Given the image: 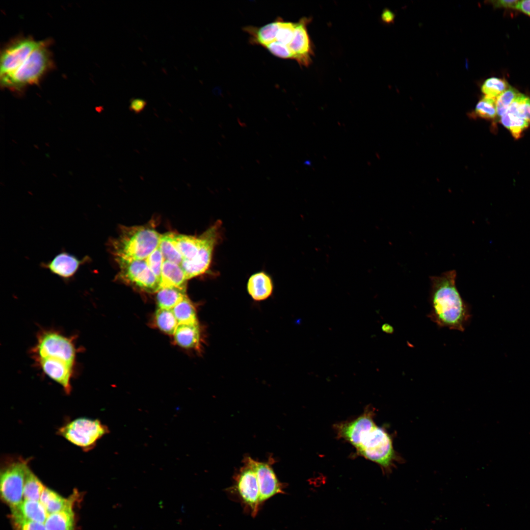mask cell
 Returning a JSON list of instances; mask_svg holds the SVG:
<instances>
[{
	"label": "cell",
	"mask_w": 530,
	"mask_h": 530,
	"mask_svg": "<svg viewBox=\"0 0 530 530\" xmlns=\"http://www.w3.org/2000/svg\"><path fill=\"white\" fill-rule=\"evenodd\" d=\"M373 413L367 408L356 419L339 424L335 428L338 436L351 444L359 454L389 473L401 458L394 449L392 436L375 423Z\"/></svg>",
	"instance_id": "obj_1"
},
{
	"label": "cell",
	"mask_w": 530,
	"mask_h": 530,
	"mask_svg": "<svg viewBox=\"0 0 530 530\" xmlns=\"http://www.w3.org/2000/svg\"><path fill=\"white\" fill-rule=\"evenodd\" d=\"M456 277L455 270L430 277L428 317L440 327L463 332L471 320V310L457 288Z\"/></svg>",
	"instance_id": "obj_2"
},
{
	"label": "cell",
	"mask_w": 530,
	"mask_h": 530,
	"mask_svg": "<svg viewBox=\"0 0 530 530\" xmlns=\"http://www.w3.org/2000/svg\"><path fill=\"white\" fill-rule=\"evenodd\" d=\"M75 339V336H67L56 330L40 331L35 344L30 350L35 365L48 374L75 371L79 352Z\"/></svg>",
	"instance_id": "obj_3"
},
{
	"label": "cell",
	"mask_w": 530,
	"mask_h": 530,
	"mask_svg": "<svg viewBox=\"0 0 530 530\" xmlns=\"http://www.w3.org/2000/svg\"><path fill=\"white\" fill-rule=\"evenodd\" d=\"M221 221L217 220L198 237L172 232L173 241L183 259L181 266L187 280L209 269L214 248L221 238Z\"/></svg>",
	"instance_id": "obj_4"
},
{
	"label": "cell",
	"mask_w": 530,
	"mask_h": 530,
	"mask_svg": "<svg viewBox=\"0 0 530 530\" xmlns=\"http://www.w3.org/2000/svg\"><path fill=\"white\" fill-rule=\"evenodd\" d=\"M161 235L148 225L124 226L110 242V251L115 258L146 260L157 249Z\"/></svg>",
	"instance_id": "obj_5"
},
{
	"label": "cell",
	"mask_w": 530,
	"mask_h": 530,
	"mask_svg": "<svg viewBox=\"0 0 530 530\" xmlns=\"http://www.w3.org/2000/svg\"><path fill=\"white\" fill-rule=\"evenodd\" d=\"M51 56L44 41L15 71L0 77L2 86L20 91L38 82L51 66Z\"/></svg>",
	"instance_id": "obj_6"
},
{
	"label": "cell",
	"mask_w": 530,
	"mask_h": 530,
	"mask_svg": "<svg viewBox=\"0 0 530 530\" xmlns=\"http://www.w3.org/2000/svg\"><path fill=\"white\" fill-rule=\"evenodd\" d=\"M108 432L106 425L98 420L80 418L74 420L59 428V435L71 443L88 450L97 441Z\"/></svg>",
	"instance_id": "obj_7"
},
{
	"label": "cell",
	"mask_w": 530,
	"mask_h": 530,
	"mask_svg": "<svg viewBox=\"0 0 530 530\" xmlns=\"http://www.w3.org/2000/svg\"><path fill=\"white\" fill-rule=\"evenodd\" d=\"M28 460L18 459L6 463L0 472L1 498L11 508L23 501L25 476L29 468Z\"/></svg>",
	"instance_id": "obj_8"
},
{
	"label": "cell",
	"mask_w": 530,
	"mask_h": 530,
	"mask_svg": "<svg viewBox=\"0 0 530 530\" xmlns=\"http://www.w3.org/2000/svg\"><path fill=\"white\" fill-rule=\"evenodd\" d=\"M119 271L118 278L148 292H157L160 282L149 267L146 260L115 258Z\"/></svg>",
	"instance_id": "obj_9"
},
{
	"label": "cell",
	"mask_w": 530,
	"mask_h": 530,
	"mask_svg": "<svg viewBox=\"0 0 530 530\" xmlns=\"http://www.w3.org/2000/svg\"><path fill=\"white\" fill-rule=\"evenodd\" d=\"M235 480L241 500L250 509L251 515L256 516L261 504L259 487L256 472L247 458Z\"/></svg>",
	"instance_id": "obj_10"
},
{
	"label": "cell",
	"mask_w": 530,
	"mask_h": 530,
	"mask_svg": "<svg viewBox=\"0 0 530 530\" xmlns=\"http://www.w3.org/2000/svg\"><path fill=\"white\" fill-rule=\"evenodd\" d=\"M42 42L31 38H24L8 45L1 53L0 77L17 69Z\"/></svg>",
	"instance_id": "obj_11"
},
{
	"label": "cell",
	"mask_w": 530,
	"mask_h": 530,
	"mask_svg": "<svg viewBox=\"0 0 530 530\" xmlns=\"http://www.w3.org/2000/svg\"><path fill=\"white\" fill-rule=\"evenodd\" d=\"M253 467L258 482L261 504L273 496L283 493V485L278 480L270 464L246 457Z\"/></svg>",
	"instance_id": "obj_12"
},
{
	"label": "cell",
	"mask_w": 530,
	"mask_h": 530,
	"mask_svg": "<svg viewBox=\"0 0 530 530\" xmlns=\"http://www.w3.org/2000/svg\"><path fill=\"white\" fill-rule=\"evenodd\" d=\"M89 260L88 256L80 259L74 255L63 251L49 262L42 264V266L67 281L73 278L80 266Z\"/></svg>",
	"instance_id": "obj_13"
},
{
	"label": "cell",
	"mask_w": 530,
	"mask_h": 530,
	"mask_svg": "<svg viewBox=\"0 0 530 530\" xmlns=\"http://www.w3.org/2000/svg\"><path fill=\"white\" fill-rule=\"evenodd\" d=\"M310 19L303 18L296 23L294 36L289 46L293 55V59L304 66L310 64L312 54L310 39L307 30V25Z\"/></svg>",
	"instance_id": "obj_14"
},
{
	"label": "cell",
	"mask_w": 530,
	"mask_h": 530,
	"mask_svg": "<svg viewBox=\"0 0 530 530\" xmlns=\"http://www.w3.org/2000/svg\"><path fill=\"white\" fill-rule=\"evenodd\" d=\"M14 520H25L44 524L49 513L40 501L25 499L12 508Z\"/></svg>",
	"instance_id": "obj_15"
},
{
	"label": "cell",
	"mask_w": 530,
	"mask_h": 530,
	"mask_svg": "<svg viewBox=\"0 0 530 530\" xmlns=\"http://www.w3.org/2000/svg\"><path fill=\"white\" fill-rule=\"evenodd\" d=\"M247 291L256 301H262L269 297L273 291V283L270 276L261 271L252 275L247 282Z\"/></svg>",
	"instance_id": "obj_16"
},
{
	"label": "cell",
	"mask_w": 530,
	"mask_h": 530,
	"mask_svg": "<svg viewBox=\"0 0 530 530\" xmlns=\"http://www.w3.org/2000/svg\"><path fill=\"white\" fill-rule=\"evenodd\" d=\"M187 279L181 266L164 260L161 270L160 288L175 287L186 288Z\"/></svg>",
	"instance_id": "obj_17"
},
{
	"label": "cell",
	"mask_w": 530,
	"mask_h": 530,
	"mask_svg": "<svg viewBox=\"0 0 530 530\" xmlns=\"http://www.w3.org/2000/svg\"><path fill=\"white\" fill-rule=\"evenodd\" d=\"M174 336L176 343L183 347L195 348L199 345L200 336L198 324H179Z\"/></svg>",
	"instance_id": "obj_18"
},
{
	"label": "cell",
	"mask_w": 530,
	"mask_h": 530,
	"mask_svg": "<svg viewBox=\"0 0 530 530\" xmlns=\"http://www.w3.org/2000/svg\"><path fill=\"white\" fill-rule=\"evenodd\" d=\"M280 18L259 28L253 26L245 28L251 36L253 42L265 47L274 41L280 25Z\"/></svg>",
	"instance_id": "obj_19"
},
{
	"label": "cell",
	"mask_w": 530,
	"mask_h": 530,
	"mask_svg": "<svg viewBox=\"0 0 530 530\" xmlns=\"http://www.w3.org/2000/svg\"><path fill=\"white\" fill-rule=\"evenodd\" d=\"M44 525L47 530H75L72 507L49 514Z\"/></svg>",
	"instance_id": "obj_20"
},
{
	"label": "cell",
	"mask_w": 530,
	"mask_h": 530,
	"mask_svg": "<svg viewBox=\"0 0 530 530\" xmlns=\"http://www.w3.org/2000/svg\"><path fill=\"white\" fill-rule=\"evenodd\" d=\"M74 498L66 499L55 491L45 487L39 501L49 514L72 507Z\"/></svg>",
	"instance_id": "obj_21"
},
{
	"label": "cell",
	"mask_w": 530,
	"mask_h": 530,
	"mask_svg": "<svg viewBox=\"0 0 530 530\" xmlns=\"http://www.w3.org/2000/svg\"><path fill=\"white\" fill-rule=\"evenodd\" d=\"M186 288L175 287H162L157 292L159 308L172 309L186 296Z\"/></svg>",
	"instance_id": "obj_22"
},
{
	"label": "cell",
	"mask_w": 530,
	"mask_h": 530,
	"mask_svg": "<svg viewBox=\"0 0 530 530\" xmlns=\"http://www.w3.org/2000/svg\"><path fill=\"white\" fill-rule=\"evenodd\" d=\"M172 310L179 324H198L195 309L186 295Z\"/></svg>",
	"instance_id": "obj_23"
},
{
	"label": "cell",
	"mask_w": 530,
	"mask_h": 530,
	"mask_svg": "<svg viewBox=\"0 0 530 530\" xmlns=\"http://www.w3.org/2000/svg\"><path fill=\"white\" fill-rule=\"evenodd\" d=\"M46 487L28 468L26 471L24 486L23 496L26 500L39 501Z\"/></svg>",
	"instance_id": "obj_24"
},
{
	"label": "cell",
	"mask_w": 530,
	"mask_h": 530,
	"mask_svg": "<svg viewBox=\"0 0 530 530\" xmlns=\"http://www.w3.org/2000/svg\"><path fill=\"white\" fill-rule=\"evenodd\" d=\"M159 247L164 260L181 265L183 259L173 241L172 232L161 235Z\"/></svg>",
	"instance_id": "obj_25"
},
{
	"label": "cell",
	"mask_w": 530,
	"mask_h": 530,
	"mask_svg": "<svg viewBox=\"0 0 530 530\" xmlns=\"http://www.w3.org/2000/svg\"><path fill=\"white\" fill-rule=\"evenodd\" d=\"M155 320L160 330L169 335H174L179 325L172 309L159 308L155 314Z\"/></svg>",
	"instance_id": "obj_26"
},
{
	"label": "cell",
	"mask_w": 530,
	"mask_h": 530,
	"mask_svg": "<svg viewBox=\"0 0 530 530\" xmlns=\"http://www.w3.org/2000/svg\"><path fill=\"white\" fill-rule=\"evenodd\" d=\"M506 112L530 124V98L520 93Z\"/></svg>",
	"instance_id": "obj_27"
},
{
	"label": "cell",
	"mask_w": 530,
	"mask_h": 530,
	"mask_svg": "<svg viewBox=\"0 0 530 530\" xmlns=\"http://www.w3.org/2000/svg\"><path fill=\"white\" fill-rule=\"evenodd\" d=\"M508 83L502 79L491 78L483 83L481 89L485 96L496 99L508 87Z\"/></svg>",
	"instance_id": "obj_28"
},
{
	"label": "cell",
	"mask_w": 530,
	"mask_h": 530,
	"mask_svg": "<svg viewBox=\"0 0 530 530\" xmlns=\"http://www.w3.org/2000/svg\"><path fill=\"white\" fill-rule=\"evenodd\" d=\"M295 27L296 23L285 22L280 19L279 29L274 41L289 48V45L293 39Z\"/></svg>",
	"instance_id": "obj_29"
},
{
	"label": "cell",
	"mask_w": 530,
	"mask_h": 530,
	"mask_svg": "<svg viewBox=\"0 0 530 530\" xmlns=\"http://www.w3.org/2000/svg\"><path fill=\"white\" fill-rule=\"evenodd\" d=\"M519 94L516 89L509 86L496 99L497 114L500 117L504 114Z\"/></svg>",
	"instance_id": "obj_30"
},
{
	"label": "cell",
	"mask_w": 530,
	"mask_h": 530,
	"mask_svg": "<svg viewBox=\"0 0 530 530\" xmlns=\"http://www.w3.org/2000/svg\"><path fill=\"white\" fill-rule=\"evenodd\" d=\"M475 113L482 118H494L497 114L496 99L483 97L476 105Z\"/></svg>",
	"instance_id": "obj_31"
},
{
	"label": "cell",
	"mask_w": 530,
	"mask_h": 530,
	"mask_svg": "<svg viewBox=\"0 0 530 530\" xmlns=\"http://www.w3.org/2000/svg\"><path fill=\"white\" fill-rule=\"evenodd\" d=\"M164 261V258L159 246L146 259L149 267L160 282Z\"/></svg>",
	"instance_id": "obj_32"
},
{
	"label": "cell",
	"mask_w": 530,
	"mask_h": 530,
	"mask_svg": "<svg viewBox=\"0 0 530 530\" xmlns=\"http://www.w3.org/2000/svg\"><path fill=\"white\" fill-rule=\"evenodd\" d=\"M266 48L272 54L283 59H293V55L289 48L282 44L274 41L265 46Z\"/></svg>",
	"instance_id": "obj_33"
},
{
	"label": "cell",
	"mask_w": 530,
	"mask_h": 530,
	"mask_svg": "<svg viewBox=\"0 0 530 530\" xmlns=\"http://www.w3.org/2000/svg\"><path fill=\"white\" fill-rule=\"evenodd\" d=\"M17 530H47L44 524L25 520H14Z\"/></svg>",
	"instance_id": "obj_34"
},
{
	"label": "cell",
	"mask_w": 530,
	"mask_h": 530,
	"mask_svg": "<svg viewBox=\"0 0 530 530\" xmlns=\"http://www.w3.org/2000/svg\"><path fill=\"white\" fill-rule=\"evenodd\" d=\"M147 102L141 98H132L130 100L129 109L136 113L141 112L145 107Z\"/></svg>",
	"instance_id": "obj_35"
},
{
	"label": "cell",
	"mask_w": 530,
	"mask_h": 530,
	"mask_svg": "<svg viewBox=\"0 0 530 530\" xmlns=\"http://www.w3.org/2000/svg\"><path fill=\"white\" fill-rule=\"evenodd\" d=\"M519 0H498L491 1L495 7L516 8Z\"/></svg>",
	"instance_id": "obj_36"
},
{
	"label": "cell",
	"mask_w": 530,
	"mask_h": 530,
	"mask_svg": "<svg viewBox=\"0 0 530 530\" xmlns=\"http://www.w3.org/2000/svg\"><path fill=\"white\" fill-rule=\"evenodd\" d=\"M515 8L530 15V0L519 1Z\"/></svg>",
	"instance_id": "obj_37"
},
{
	"label": "cell",
	"mask_w": 530,
	"mask_h": 530,
	"mask_svg": "<svg viewBox=\"0 0 530 530\" xmlns=\"http://www.w3.org/2000/svg\"><path fill=\"white\" fill-rule=\"evenodd\" d=\"M394 17L395 15L393 13L389 10H385L382 14L383 20L387 23L392 22Z\"/></svg>",
	"instance_id": "obj_38"
},
{
	"label": "cell",
	"mask_w": 530,
	"mask_h": 530,
	"mask_svg": "<svg viewBox=\"0 0 530 530\" xmlns=\"http://www.w3.org/2000/svg\"><path fill=\"white\" fill-rule=\"evenodd\" d=\"M382 330L387 333L391 334L393 332V328L390 325L385 323L382 326Z\"/></svg>",
	"instance_id": "obj_39"
}]
</instances>
